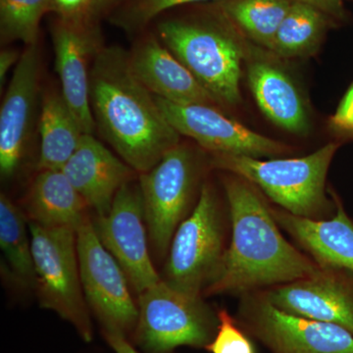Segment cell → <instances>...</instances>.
<instances>
[{"instance_id": "30", "label": "cell", "mask_w": 353, "mask_h": 353, "mask_svg": "<svg viewBox=\"0 0 353 353\" xmlns=\"http://www.w3.org/2000/svg\"><path fill=\"white\" fill-rule=\"evenodd\" d=\"M92 0H52L51 8L57 10L66 19L75 17L77 14L82 12L83 9L88 8Z\"/></svg>"}, {"instance_id": "24", "label": "cell", "mask_w": 353, "mask_h": 353, "mask_svg": "<svg viewBox=\"0 0 353 353\" xmlns=\"http://www.w3.org/2000/svg\"><path fill=\"white\" fill-rule=\"evenodd\" d=\"M26 216L10 199L0 197V245L13 275L26 287L36 284L32 243L26 226Z\"/></svg>"}, {"instance_id": "28", "label": "cell", "mask_w": 353, "mask_h": 353, "mask_svg": "<svg viewBox=\"0 0 353 353\" xmlns=\"http://www.w3.org/2000/svg\"><path fill=\"white\" fill-rule=\"evenodd\" d=\"M328 124L330 129L339 136L353 139V82L341 99L336 112L330 117Z\"/></svg>"}, {"instance_id": "18", "label": "cell", "mask_w": 353, "mask_h": 353, "mask_svg": "<svg viewBox=\"0 0 353 353\" xmlns=\"http://www.w3.org/2000/svg\"><path fill=\"white\" fill-rule=\"evenodd\" d=\"M336 215L332 219H310L272 209L279 227L290 234L313 260L325 268L353 274V222L334 192Z\"/></svg>"}, {"instance_id": "21", "label": "cell", "mask_w": 353, "mask_h": 353, "mask_svg": "<svg viewBox=\"0 0 353 353\" xmlns=\"http://www.w3.org/2000/svg\"><path fill=\"white\" fill-rule=\"evenodd\" d=\"M41 109L38 168L41 171L62 170L85 134L62 92H46Z\"/></svg>"}, {"instance_id": "33", "label": "cell", "mask_w": 353, "mask_h": 353, "mask_svg": "<svg viewBox=\"0 0 353 353\" xmlns=\"http://www.w3.org/2000/svg\"><path fill=\"white\" fill-rule=\"evenodd\" d=\"M112 1L113 0H92V3L88 7V10H92V12H97V11L101 10L102 8H104V7Z\"/></svg>"}, {"instance_id": "34", "label": "cell", "mask_w": 353, "mask_h": 353, "mask_svg": "<svg viewBox=\"0 0 353 353\" xmlns=\"http://www.w3.org/2000/svg\"><path fill=\"white\" fill-rule=\"evenodd\" d=\"M352 1H353V0H352Z\"/></svg>"}, {"instance_id": "7", "label": "cell", "mask_w": 353, "mask_h": 353, "mask_svg": "<svg viewBox=\"0 0 353 353\" xmlns=\"http://www.w3.org/2000/svg\"><path fill=\"white\" fill-rule=\"evenodd\" d=\"M224 252L219 203L212 188L204 185L192 214L174 234L164 281L181 292L201 296L214 277Z\"/></svg>"}, {"instance_id": "11", "label": "cell", "mask_w": 353, "mask_h": 353, "mask_svg": "<svg viewBox=\"0 0 353 353\" xmlns=\"http://www.w3.org/2000/svg\"><path fill=\"white\" fill-rule=\"evenodd\" d=\"M141 189L125 183L116 194L108 214L99 216L95 233L119 263L138 294L162 280L150 256Z\"/></svg>"}, {"instance_id": "17", "label": "cell", "mask_w": 353, "mask_h": 353, "mask_svg": "<svg viewBox=\"0 0 353 353\" xmlns=\"http://www.w3.org/2000/svg\"><path fill=\"white\" fill-rule=\"evenodd\" d=\"M52 41L62 94L83 134H92L95 122L90 103L88 60L97 51L94 39L75 22L65 20L53 28Z\"/></svg>"}, {"instance_id": "6", "label": "cell", "mask_w": 353, "mask_h": 353, "mask_svg": "<svg viewBox=\"0 0 353 353\" xmlns=\"http://www.w3.org/2000/svg\"><path fill=\"white\" fill-rule=\"evenodd\" d=\"M138 307L132 338L148 353H171L182 345L206 347L218 329L201 296L181 292L164 280L139 294Z\"/></svg>"}, {"instance_id": "29", "label": "cell", "mask_w": 353, "mask_h": 353, "mask_svg": "<svg viewBox=\"0 0 353 353\" xmlns=\"http://www.w3.org/2000/svg\"><path fill=\"white\" fill-rule=\"evenodd\" d=\"M292 1L301 2V3L315 7L333 21H343L347 16L343 0H292Z\"/></svg>"}, {"instance_id": "14", "label": "cell", "mask_w": 353, "mask_h": 353, "mask_svg": "<svg viewBox=\"0 0 353 353\" xmlns=\"http://www.w3.org/2000/svg\"><path fill=\"white\" fill-rule=\"evenodd\" d=\"M41 59L37 44L27 46L16 64L0 110V173L19 168L31 136L38 101Z\"/></svg>"}, {"instance_id": "9", "label": "cell", "mask_w": 353, "mask_h": 353, "mask_svg": "<svg viewBox=\"0 0 353 353\" xmlns=\"http://www.w3.org/2000/svg\"><path fill=\"white\" fill-rule=\"evenodd\" d=\"M197 180L196 157L179 145L150 171L139 176L145 219L150 239L158 254L164 256L176 230L183 222Z\"/></svg>"}, {"instance_id": "5", "label": "cell", "mask_w": 353, "mask_h": 353, "mask_svg": "<svg viewBox=\"0 0 353 353\" xmlns=\"http://www.w3.org/2000/svg\"><path fill=\"white\" fill-rule=\"evenodd\" d=\"M36 284L41 307L50 309L71 323L81 338L94 336L90 310L81 281L77 231L30 222Z\"/></svg>"}, {"instance_id": "26", "label": "cell", "mask_w": 353, "mask_h": 353, "mask_svg": "<svg viewBox=\"0 0 353 353\" xmlns=\"http://www.w3.org/2000/svg\"><path fill=\"white\" fill-rule=\"evenodd\" d=\"M203 1L221 0H131L115 14L113 22L128 32H137L168 9Z\"/></svg>"}, {"instance_id": "20", "label": "cell", "mask_w": 353, "mask_h": 353, "mask_svg": "<svg viewBox=\"0 0 353 353\" xmlns=\"http://www.w3.org/2000/svg\"><path fill=\"white\" fill-rule=\"evenodd\" d=\"M25 216L48 228L78 229L88 219V205L62 170H43L26 196Z\"/></svg>"}, {"instance_id": "23", "label": "cell", "mask_w": 353, "mask_h": 353, "mask_svg": "<svg viewBox=\"0 0 353 353\" xmlns=\"http://www.w3.org/2000/svg\"><path fill=\"white\" fill-rule=\"evenodd\" d=\"M330 21L333 20L315 7L292 1L279 27L271 52L284 58L312 55L319 48Z\"/></svg>"}, {"instance_id": "4", "label": "cell", "mask_w": 353, "mask_h": 353, "mask_svg": "<svg viewBox=\"0 0 353 353\" xmlns=\"http://www.w3.org/2000/svg\"><path fill=\"white\" fill-rule=\"evenodd\" d=\"M339 143H330L306 157L262 160L245 155L212 154L211 166L259 187L290 214L317 219L331 209L326 176Z\"/></svg>"}, {"instance_id": "12", "label": "cell", "mask_w": 353, "mask_h": 353, "mask_svg": "<svg viewBox=\"0 0 353 353\" xmlns=\"http://www.w3.org/2000/svg\"><path fill=\"white\" fill-rule=\"evenodd\" d=\"M155 99L166 119L179 134L194 139L212 154L261 158L290 152L284 143L248 129L225 116L214 106L176 104L157 97Z\"/></svg>"}, {"instance_id": "13", "label": "cell", "mask_w": 353, "mask_h": 353, "mask_svg": "<svg viewBox=\"0 0 353 353\" xmlns=\"http://www.w3.org/2000/svg\"><path fill=\"white\" fill-rule=\"evenodd\" d=\"M290 314L332 323L353 334V274L325 268L310 277L278 285L264 294Z\"/></svg>"}, {"instance_id": "32", "label": "cell", "mask_w": 353, "mask_h": 353, "mask_svg": "<svg viewBox=\"0 0 353 353\" xmlns=\"http://www.w3.org/2000/svg\"><path fill=\"white\" fill-rule=\"evenodd\" d=\"M21 55L14 50H3L0 53V85L3 87L7 74L10 71L14 64L19 62Z\"/></svg>"}, {"instance_id": "25", "label": "cell", "mask_w": 353, "mask_h": 353, "mask_svg": "<svg viewBox=\"0 0 353 353\" xmlns=\"http://www.w3.org/2000/svg\"><path fill=\"white\" fill-rule=\"evenodd\" d=\"M52 0H0L2 41H19L34 46L38 41L41 17L51 9Z\"/></svg>"}, {"instance_id": "27", "label": "cell", "mask_w": 353, "mask_h": 353, "mask_svg": "<svg viewBox=\"0 0 353 353\" xmlns=\"http://www.w3.org/2000/svg\"><path fill=\"white\" fill-rule=\"evenodd\" d=\"M217 333L206 350L211 353H255L252 341L236 327L226 309L218 312Z\"/></svg>"}, {"instance_id": "10", "label": "cell", "mask_w": 353, "mask_h": 353, "mask_svg": "<svg viewBox=\"0 0 353 353\" xmlns=\"http://www.w3.org/2000/svg\"><path fill=\"white\" fill-rule=\"evenodd\" d=\"M241 306L245 326L273 353H353V334L339 325L290 314L264 294Z\"/></svg>"}, {"instance_id": "22", "label": "cell", "mask_w": 353, "mask_h": 353, "mask_svg": "<svg viewBox=\"0 0 353 353\" xmlns=\"http://www.w3.org/2000/svg\"><path fill=\"white\" fill-rule=\"evenodd\" d=\"M292 3V0H221L217 11L243 38L270 51Z\"/></svg>"}, {"instance_id": "8", "label": "cell", "mask_w": 353, "mask_h": 353, "mask_svg": "<svg viewBox=\"0 0 353 353\" xmlns=\"http://www.w3.org/2000/svg\"><path fill=\"white\" fill-rule=\"evenodd\" d=\"M77 250L83 294L103 331L115 332L127 338L132 336L139 307L130 292L129 281L99 241L90 218L77 229Z\"/></svg>"}, {"instance_id": "15", "label": "cell", "mask_w": 353, "mask_h": 353, "mask_svg": "<svg viewBox=\"0 0 353 353\" xmlns=\"http://www.w3.org/2000/svg\"><path fill=\"white\" fill-rule=\"evenodd\" d=\"M132 73L153 95L176 104L221 105L196 77L154 37L143 39L129 53Z\"/></svg>"}, {"instance_id": "1", "label": "cell", "mask_w": 353, "mask_h": 353, "mask_svg": "<svg viewBox=\"0 0 353 353\" xmlns=\"http://www.w3.org/2000/svg\"><path fill=\"white\" fill-rule=\"evenodd\" d=\"M90 103L95 127L134 171L152 169L176 145L178 132L154 95L132 73L129 53L99 48L90 71Z\"/></svg>"}, {"instance_id": "19", "label": "cell", "mask_w": 353, "mask_h": 353, "mask_svg": "<svg viewBox=\"0 0 353 353\" xmlns=\"http://www.w3.org/2000/svg\"><path fill=\"white\" fill-rule=\"evenodd\" d=\"M248 85L262 113L276 126L305 136L310 130L307 106L285 70L261 57L246 60Z\"/></svg>"}, {"instance_id": "3", "label": "cell", "mask_w": 353, "mask_h": 353, "mask_svg": "<svg viewBox=\"0 0 353 353\" xmlns=\"http://www.w3.org/2000/svg\"><path fill=\"white\" fill-rule=\"evenodd\" d=\"M161 43L219 101H241V64L245 59L243 37L218 11L214 19H170L158 25Z\"/></svg>"}, {"instance_id": "16", "label": "cell", "mask_w": 353, "mask_h": 353, "mask_svg": "<svg viewBox=\"0 0 353 353\" xmlns=\"http://www.w3.org/2000/svg\"><path fill=\"white\" fill-rule=\"evenodd\" d=\"M132 171L90 134H83L76 152L62 168L88 208L99 216L108 214L117 192L131 181Z\"/></svg>"}, {"instance_id": "2", "label": "cell", "mask_w": 353, "mask_h": 353, "mask_svg": "<svg viewBox=\"0 0 353 353\" xmlns=\"http://www.w3.org/2000/svg\"><path fill=\"white\" fill-rule=\"evenodd\" d=\"M224 185L233 234L214 277L204 290L208 296L287 284L321 270L283 236L255 185L233 174Z\"/></svg>"}, {"instance_id": "31", "label": "cell", "mask_w": 353, "mask_h": 353, "mask_svg": "<svg viewBox=\"0 0 353 353\" xmlns=\"http://www.w3.org/2000/svg\"><path fill=\"white\" fill-rule=\"evenodd\" d=\"M104 338L116 353H139L128 341L127 336L115 332L103 331Z\"/></svg>"}]
</instances>
